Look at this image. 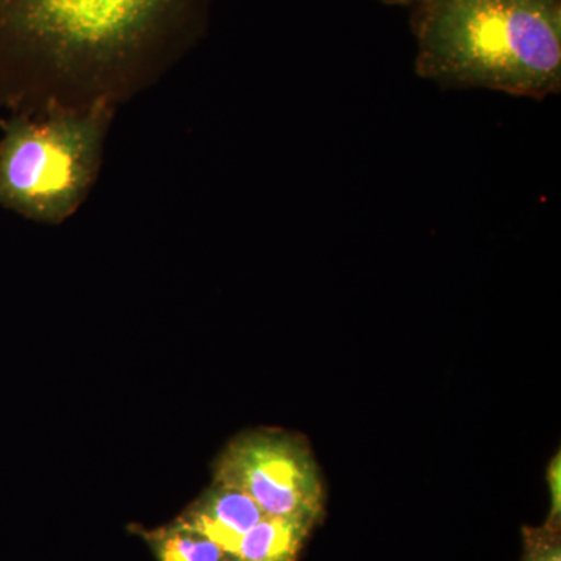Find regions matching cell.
<instances>
[{"label":"cell","instance_id":"cell-5","mask_svg":"<svg viewBox=\"0 0 561 561\" xmlns=\"http://www.w3.org/2000/svg\"><path fill=\"white\" fill-rule=\"evenodd\" d=\"M264 516L256 502L241 490L213 482L179 519L216 542L231 559L243 535Z\"/></svg>","mask_w":561,"mask_h":561},{"label":"cell","instance_id":"cell-11","mask_svg":"<svg viewBox=\"0 0 561 561\" xmlns=\"http://www.w3.org/2000/svg\"><path fill=\"white\" fill-rule=\"evenodd\" d=\"M419 2H420V0H419ZM419 2H416V3H419Z\"/></svg>","mask_w":561,"mask_h":561},{"label":"cell","instance_id":"cell-1","mask_svg":"<svg viewBox=\"0 0 561 561\" xmlns=\"http://www.w3.org/2000/svg\"><path fill=\"white\" fill-rule=\"evenodd\" d=\"M416 73L545 101L561 90L560 0H420Z\"/></svg>","mask_w":561,"mask_h":561},{"label":"cell","instance_id":"cell-9","mask_svg":"<svg viewBox=\"0 0 561 561\" xmlns=\"http://www.w3.org/2000/svg\"><path fill=\"white\" fill-rule=\"evenodd\" d=\"M561 454L560 451L552 457L546 471V481L549 485V497H551V508L545 524L549 526H561Z\"/></svg>","mask_w":561,"mask_h":561},{"label":"cell","instance_id":"cell-10","mask_svg":"<svg viewBox=\"0 0 561 561\" xmlns=\"http://www.w3.org/2000/svg\"><path fill=\"white\" fill-rule=\"evenodd\" d=\"M383 2L391 3V5H411V3H416L419 0H383Z\"/></svg>","mask_w":561,"mask_h":561},{"label":"cell","instance_id":"cell-4","mask_svg":"<svg viewBox=\"0 0 561 561\" xmlns=\"http://www.w3.org/2000/svg\"><path fill=\"white\" fill-rule=\"evenodd\" d=\"M214 482L241 490L265 516L319 523L324 489L319 465L300 437L275 430L239 435L221 453Z\"/></svg>","mask_w":561,"mask_h":561},{"label":"cell","instance_id":"cell-7","mask_svg":"<svg viewBox=\"0 0 561 561\" xmlns=\"http://www.w3.org/2000/svg\"><path fill=\"white\" fill-rule=\"evenodd\" d=\"M142 537L157 561H230L216 542L179 518L158 529L144 530Z\"/></svg>","mask_w":561,"mask_h":561},{"label":"cell","instance_id":"cell-6","mask_svg":"<svg viewBox=\"0 0 561 561\" xmlns=\"http://www.w3.org/2000/svg\"><path fill=\"white\" fill-rule=\"evenodd\" d=\"M316 523L264 516L239 541L231 561H297Z\"/></svg>","mask_w":561,"mask_h":561},{"label":"cell","instance_id":"cell-2","mask_svg":"<svg viewBox=\"0 0 561 561\" xmlns=\"http://www.w3.org/2000/svg\"><path fill=\"white\" fill-rule=\"evenodd\" d=\"M198 2L0 0V44L55 65H110L180 31Z\"/></svg>","mask_w":561,"mask_h":561},{"label":"cell","instance_id":"cell-3","mask_svg":"<svg viewBox=\"0 0 561 561\" xmlns=\"http://www.w3.org/2000/svg\"><path fill=\"white\" fill-rule=\"evenodd\" d=\"M101 140L91 114L14 121L0 139V203L32 219H65L90 186Z\"/></svg>","mask_w":561,"mask_h":561},{"label":"cell","instance_id":"cell-8","mask_svg":"<svg viewBox=\"0 0 561 561\" xmlns=\"http://www.w3.org/2000/svg\"><path fill=\"white\" fill-rule=\"evenodd\" d=\"M522 561H561L560 526L524 527Z\"/></svg>","mask_w":561,"mask_h":561}]
</instances>
